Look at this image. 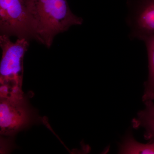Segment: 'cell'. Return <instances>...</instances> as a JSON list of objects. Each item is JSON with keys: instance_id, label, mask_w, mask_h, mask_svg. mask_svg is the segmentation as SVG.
I'll return each mask as SVG.
<instances>
[{"instance_id": "7a4b0ae2", "label": "cell", "mask_w": 154, "mask_h": 154, "mask_svg": "<svg viewBox=\"0 0 154 154\" xmlns=\"http://www.w3.org/2000/svg\"><path fill=\"white\" fill-rule=\"evenodd\" d=\"M33 0H0L1 35L38 41Z\"/></svg>"}, {"instance_id": "3957f363", "label": "cell", "mask_w": 154, "mask_h": 154, "mask_svg": "<svg viewBox=\"0 0 154 154\" xmlns=\"http://www.w3.org/2000/svg\"><path fill=\"white\" fill-rule=\"evenodd\" d=\"M29 40L18 38L11 41L10 36H0L2 57L0 64V83L9 94L21 91L23 80V60L29 46Z\"/></svg>"}, {"instance_id": "277c9868", "label": "cell", "mask_w": 154, "mask_h": 154, "mask_svg": "<svg viewBox=\"0 0 154 154\" xmlns=\"http://www.w3.org/2000/svg\"><path fill=\"white\" fill-rule=\"evenodd\" d=\"M126 5L130 38L143 41L154 35V0H127Z\"/></svg>"}, {"instance_id": "ba28073f", "label": "cell", "mask_w": 154, "mask_h": 154, "mask_svg": "<svg viewBox=\"0 0 154 154\" xmlns=\"http://www.w3.org/2000/svg\"><path fill=\"white\" fill-rule=\"evenodd\" d=\"M119 152L121 154H154V142L142 143L131 136H128L120 145Z\"/></svg>"}, {"instance_id": "5b68a950", "label": "cell", "mask_w": 154, "mask_h": 154, "mask_svg": "<svg viewBox=\"0 0 154 154\" xmlns=\"http://www.w3.org/2000/svg\"><path fill=\"white\" fill-rule=\"evenodd\" d=\"M31 115L25 97L1 98V134L14 135L29 125Z\"/></svg>"}, {"instance_id": "52a82bcc", "label": "cell", "mask_w": 154, "mask_h": 154, "mask_svg": "<svg viewBox=\"0 0 154 154\" xmlns=\"http://www.w3.org/2000/svg\"><path fill=\"white\" fill-rule=\"evenodd\" d=\"M145 43L148 57L149 74L147 80L144 84L145 89L143 101L154 100V35L143 40Z\"/></svg>"}, {"instance_id": "6da1fadb", "label": "cell", "mask_w": 154, "mask_h": 154, "mask_svg": "<svg viewBox=\"0 0 154 154\" xmlns=\"http://www.w3.org/2000/svg\"><path fill=\"white\" fill-rule=\"evenodd\" d=\"M33 13L38 41L48 48L58 34L83 22L72 12L67 0H33Z\"/></svg>"}, {"instance_id": "8992f818", "label": "cell", "mask_w": 154, "mask_h": 154, "mask_svg": "<svg viewBox=\"0 0 154 154\" xmlns=\"http://www.w3.org/2000/svg\"><path fill=\"white\" fill-rule=\"evenodd\" d=\"M144 102L145 108L139 112L137 117L133 119V127L134 128H143L145 139L152 142H154V102L153 101Z\"/></svg>"}]
</instances>
